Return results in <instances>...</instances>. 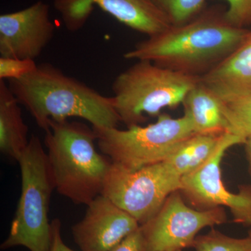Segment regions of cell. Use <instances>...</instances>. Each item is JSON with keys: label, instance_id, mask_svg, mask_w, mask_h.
<instances>
[{"label": "cell", "instance_id": "6da1fadb", "mask_svg": "<svg viewBox=\"0 0 251 251\" xmlns=\"http://www.w3.org/2000/svg\"><path fill=\"white\" fill-rule=\"evenodd\" d=\"M227 6H206L191 21L173 25L138 43L124 54L127 59L148 60L175 72L201 77L237 49L249 28L227 19Z\"/></svg>", "mask_w": 251, "mask_h": 251}, {"label": "cell", "instance_id": "7a4b0ae2", "mask_svg": "<svg viewBox=\"0 0 251 251\" xmlns=\"http://www.w3.org/2000/svg\"><path fill=\"white\" fill-rule=\"evenodd\" d=\"M18 102L44 131L50 120L83 119L93 128H117L120 117L112 97H108L49 63L22 78L8 81Z\"/></svg>", "mask_w": 251, "mask_h": 251}, {"label": "cell", "instance_id": "3957f363", "mask_svg": "<svg viewBox=\"0 0 251 251\" xmlns=\"http://www.w3.org/2000/svg\"><path fill=\"white\" fill-rule=\"evenodd\" d=\"M44 144L57 192L87 206L101 194L112 161L95 148L93 128L69 120H50Z\"/></svg>", "mask_w": 251, "mask_h": 251}, {"label": "cell", "instance_id": "277c9868", "mask_svg": "<svg viewBox=\"0 0 251 251\" xmlns=\"http://www.w3.org/2000/svg\"><path fill=\"white\" fill-rule=\"evenodd\" d=\"M21 174V193L9 235L1 249L16 247L29 251H50L52 224L49 219L51 194L55 189L40 138L32 135L17 161Z\"/></svg>", "mask_w": 251, "mask_h": 251}, {"label": "cell", "instance_id": "5b68a950", "mask_svg": "<svg viewBox=\"0 0 251 251\" xmlns=\"http://www.w3.org/2000/svg\"><path fill=\"white\" fill-rule=\"evenodd\" d=\"M200 80V77L185 75L150 61L138 60L114 80V107L127 128L141 125L148 117L161 115L163 108L182 104Z\"/></svg>", "mask_w": 251, "mask_h": 251}, {"label": "cell", "instance_id": "8992f818", "mask_svg": "<svg viewBox=\"0 0 251 251\" xmlns=\"http://www.w3.org/2000/svg\"><path fill=\"white\" fill-rule=\"evenodd\" d=\"M99 150L112 163L136 171L166 161L181 142L194 134L189 119L161 113L154 123L118 128H93Z\"/></svg>", "mask_w": 251, "mask_h": 251}, {"label": "cell", "instance_id": "52a82bcc", "mask_svg": "<svg viewBox=\"0 0 251 251\" xmlns=\"http://www.w3.org/2000/svg\"><path fill=\"white\" fill-rule=\"evenodd\" d=\"M181 179L166 161L136 171L112 163L101 194L141 226L153 217L171 193L179 191Z\"/></svg>", "mask_w": 251, "mask_h": 251}, {"label": "cell", "instance_id": "ba28073f", "mask_svg": "<svg viewBox=\"0 0 251 251\" xmlns=\"http://www.w3.org/2000/svg\"><path fill=\"white\" fill-rule=\"evenodd\" d=\"M224 207L200 210L185 203L180 191L171 193L156 214L140 226L146 251H173L193 247L199 232L226 223Z\"/></svg>", "mask_w": 251, "mask_h": 251}, {"label": "cell", "instance_id": "9c48e42d", "mask_svg": "<svg viewBox=\"0 0 251 251\" xmlns=\"http://www.w3.org/2000/svg\"><path fill=\"white\" fill-rule=\"evenodd\" d=\"M245 141L237 135L225 133L210 159L194 173L181 177L179 191L200 210L227 206L234 222L251 227V186H243L238 193H231L223 182L221 168L226 151Z\"/></svg>", "mask_w": 251, "mask_h": 251}, {"label": "cell", "instance_id": "30bf717a", "mask_svg": "<svg viewBox=\"0 0 251 251\" xmlns=\"http://www.w3.org/2000/svg\"><path fill=\"white\" fill-rule=\"evenodd\" d=\"M54 6L71 31L82 29L96 6L148 37L171 25L153 0H54Z\"/></svg>", "mask_w": 251, "mask_h": 251}, {"label": "cell", "instance_id": "8fae6325", "mask_svg": "<svg viewBox=\"0 0 251 251\" xmlns=\"http://www.w3.org/2000/svg\"><path fill=\"white\" fill-rule=\"evenodd\" d=\"M42 1L0 16L1 57L35 59L53 38L55 25Z\"/></svg>", "mask_w": 251, "mask_h": 251}, {"label": "cell", "instance_id": "7c38bea8", "mask_svg": "<svg viewBox=\"0 0 251 251\" xmlns=\"http://www.w3.org/2000/svg\"><path fill=\"white\" fill-rule=\"evenodd\" d=\"M85 215L72 227L81 251H108L140 227L138 221L100 194L87 205Z\"/></svg>", "mask_w": 251, "mask_h": 251}, {"label": "cell", "instance_id": "4fadbf2b", "mask_svg": "<svg viewBox=\"0 0 251 251\" xmlns=\"http://www.w3.org/2000/svg\"><path fill=\"white\" fill-rule=\"evenodd\" d=\"M200 77L223 102L251 94V27L232 53Z\"/></svg>", "mask_w": 251, "mask_h": 251}, {"label": "cell", "instance_id": "5bb4252c", "mask_svg": "<svg viewBox=\"0 0 251 251\" xmlns=\"http://www.w3.org/2000/svg\"><path fill=\"white\" fill-rule=\"evenodd\" d=\"M182 105L184 115L191 121L195 133L222 135L227 133L222 100L201 80L186 94Z\"/></svg>", "mask_w": 251, "mask_h": 251}, {"label": "cell", "instance_id": "9a60e30c", "mask_svg": "<svg viewBox=\"0 0 251 251\" xmlns=\"http://www.w3.org/2000/svg\"><path fill=\"white\" fill-rule=\"evenodd\" d=\"M20 105L9 85L0 80V150L16 161L29 141Z\"/></svg>", "mask_w": 251, "mask_h": 251}, {"label": "cell", "instance_id": "2e32d148", "mask_svg": "<svg viewBox=\"0 0 251 251\" xmlns=\"http://www.w3.org/2000/svg\"><path fill=\"white\" fill-rule=\"evenodd\" d=\"M224 134L194 133L181 142L165 161L181 178L194 173L215 153Z\"/></svg>", "mask_w": 251, "mask_h": 251}, {"label": "cell", "instance_id": "e0dca14e", "mask_svg": "<svg viewBox=\"0 0 251 251\" xmlns=\"http://www.w3.org/2000/svg\"><path fill=\"white\" fill-rule=\"evenodd\" d=\"M223 111L227 124V133L244 140L251 136V94L230 101L223 102Z\"/></svg>", "mask_w": 251, "mask_h": 251}, {"label": "cell", "instance_id": "ac0fdd59", "mask_svg": "<svg viewBox=\"0 0 251 251\" xmlns=\"http://www.w3.org/2000/svg\"><path fill=\"white\" fill-rule=\"evenodd\" d=\"M196 251H251V237H229L213 228L198 236L193 244Z\"/></svg>", "mask_w": 251, "mask_h": 251}, {"label": "cell", "instance_id": "d6986e66", "mask_svg": "<svg viewBox=\"0 0 251 251\" xmlns=\"http://www.w3.org/2000/svg\"><path fill=\"white\" fill-rule=\"evenodd\" d=\"M173 25L188 22L206 7V0H153Z\"/></svg>", "mask_w": 251, "mask_h": 251}, {"label": "cell", "instance_id": "ffe728a7", "mask_svg": "<svg viewBox=\"0 0 251 251\" xmlns=\"http://www.w3.org/2000/svg\"><path fill=\"white\" fill-rule=\"evenodd\" d=\"M34 59L0 57V80L22 78L37 68Z\"/></svg>", "mask_w": 251, "mask_h": 251}, {"label": "cell", "instance_id": "44dd1931", "mask_svg": "<svg viewBox=\"0 0 251 251\" xmlns=\"http://www.w3.org/2000/svg\"><path fill=\"white\" fill-rule=\"evenodd\" d=\"M227 3V19L236 27H251V0H216Z\"/></svg>", "mask_w": 251, "mask_h": 251}, {"label": "cell", "instance_id": "7402d4cb", "mask_svg": "<svg viewBox=\"0 0 251 251\" xmlns=\"http://www.w3.org/2000/svg\"><path fill=\"white\" fill-rule=\"evenodd\" d=\"M108 251H146V242L140 226Z\"/></svg>", "mask_w": 251, "mask_h": 251}, {"label": "cell", "instance_id": "603a6c76", "mask_svg": "<svg viewBox=\"0 0 251 251\" xmlns=\"http://www.w3.org/2000/svg\"><path fill=\"white\" fill-rule=\"evenodd\" d=\"M52 240L50 251H74L70 249L63 241L61 234V221L59 219H54L52 223Z\"/></svg>", "mask_w": 251, "mask_h": 251}, {"label": "cell", "instance_id": "cb8c5ba5", "mask_svg": "<svg viewBox=\"0 0 251 251\" xmlns=\"http://www.w3.org/2000/svg\"><path fill=\"white\" fill-rule=\"evenodd\" d=\"M244 145H245L246 152H247L248 161H249V170H250L251 175V135L248 137L247 139H246Z\"/></svg>", "mask_w": 251, "mask_h": 251}, {"label": "cell", "instance_id": "d4e9b609", "mask_svg": "<svg viewBox=\"0 0 251 251\" xmlns=\"http://www.w3.org/2000/svg\"><path fill=\"white\" fill-rule=\"evenodd\" d=\"M249 237H251V227L250 230H249Z\"/></svg>", "mask_w": 251, "mask_h": 251}, {"label": "cell", "instance_id": "484cf974", "mask_svg": "<svg viewBox=\"0 0 251 251\" xmlns=\"http://www.w3.org/2000/svg\"><path fill=\"white\" fill-rule=\"evenodd\" d=\"M183 251V250H176V251Z\"/></svg>", "mask_w": 251, "mask_h": 251}]
</instances>
